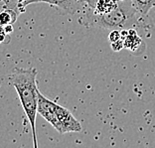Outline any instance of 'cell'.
Returning <instances> with one entry per match:
<instances>
[{"mask_svg":"<svg viewBox=\"0 0 155 148\" xmlns=\"http://www.w3.org/2000/svg\"><path fill=\"white\" fill-rule=\"evenodd\" d=\"M133 7L141 16H147L155 6V0H131Z\"/></svg>","mask_w":155,"mask_h":148,"instance_id":"cell-6","label":"cell"},{"mask_svg":"<svg viewBox=\"0 0 155 148\" xmlns=\"http://www.w3.org/2000/svg\"><path fill=\"white\" fill-rule=\"evenodd\" d=\"M48 3L49 5L55 6L58 11L66 15H74L80 12L87 4L83 3L81 0H24L23 6L26 7L32 3Z\"/></svg>","mask_w":155,"mask_h":148,"instance_id":"cell-4","label":"cell"},{"mask_svg":"<svg viewBox=\"0 0 155 148\" xmlns=\"http://www.w3.org/2000/svg\"><path fill=\"white\" fill-rule=\"evenodd\" d=\"M108 39H110V43H114V42H116V41H118V40H121L120 30H117V29L111 30V32L110 33V36H108Z\"/></svg>","mask_w":155,"mask_h":148,"instance_id":"cell-9","label":"cell"},{"mask_svg":"<svg viewBox=\"0 0 155 148\" xmlns=\"http://www.w3.org/2000/svg\"><path fill=\"white\" fill-rule=\"evenodd\" d=\"M3 31H4L6 35H8L9 36V35L13 32V26L11 25V24H10V25H4L3 26Z\"/></svg>","mask_w":155,"mask_h":148,"instance_id":"cell-12","label":"cell"},{"mask_svg":"<svg viewBox=\"0 0 155 148\" xmlns=\"http://www.w3.org/2000/svg\"><path fill=\"white\" fill-rule=\"evenodd\" d=\"M56 121L54 127L59 133H69V132H81L82 125L77 120L69 110L56 104Z\"/></svg>","mask_w":155,"mask_h":148,"instance_id":"cell-3","label":"cell"},{"mask_svg":"<svg viewBox=\"0 0 155 148\" xmlns=\"http://www.w3.org/2000/svg\"><path fill=\"white\" fill-rule=\"evenodd\" d=\"M116 5H117V2L115 0H98L94 11L100 14L107 13L114 9Z\"/></svg>","mask_w":155,"mask_h":148,"instance_id":"cell-7","label":"cell"},{"mask_svg":"<svg viewBox=\"0 0 155 148\" xmlns=\"http://www.w3.org/2000/svg\"><path fill=\"white\" fill-rule=\"evenodd\" d=\"M136 9L131 0H122L117 2L114 9L107 13H96L93 8L87 7L80 23L86 27H97L101 29L122 30L130 29L135 23Z\"/></svg>","mask_w":155,"mask_h":148,"instance_id":"cell-2","label":"cell"},{"mask_svg":"<svg viewBox=\"0 0 155 148\" xmlns=\"http://www.w3.org/2000/svg\"><path fill=\"white\" fill-rule=\"evenodd\" d=\"M122 48H124V44H123V40H118L116 42H114L111 43V49L114 50V52H118L120 51Z\"/></svg>","mask_w":155,"mask_h":148,"instance_id":"cell-10","label":"cell"},{"mask_svg":"<svg viewBox=\"0 0 155 148\" xmlns=\"http://www.w3.org/2000/svg\"><path fill=\"white\" fill-rule=\"evenodd\" d=\"M37 70L15 69L8 77V83L16 90L21 104L26 113L32 129L33 144L38 148V139L36 133V116L38 113V87H37Z\"/></svg>","mask_w":155,"mask_h":148,"instance_id":"cell-1","label":"cell"},{"mask_svg":"<svg viewBox=\"0 0 155 148\" xmlns=\"http://www.w3.org/2000/svg\"><path fill=\"white\" fill-rule=\"evenodd\" d=\"M23 10L20 9H8L0 14V25H13L16 22L17 19L21 13H23Z\"/></svg>","mask_w":155,"mask_h":148,"instance_id":"cell-5","label":"cell"},{"mask_svg":"<svg viewBox=\"0 0 155 148\" xmlns=\"http://www.w3.org/2000/svg\"><path fill=\"white\" fill-rule=\"evenodd\" d=\"M8 9H20L25 11L23 0H0V14Z\"/></svg>","mask_w":155,"mask_h":148,"instance_id":"cell-8","label":"cell"},{"mask_svg":"<svg viewBox=\"0 0 155 148\" xmlns=\"http://www.w3.org/2000/svg\"><path fill=\"white\" fill-rule=\"evenodd\" d=\"M7 36H8V35H6L4 31H3V26L0 25V44L6 43L5 39L7 38Z\"/></svg>","mask_w":155,"mask_h":148,"instance_id":"cell-11","label":"cell"}]
</instances>
